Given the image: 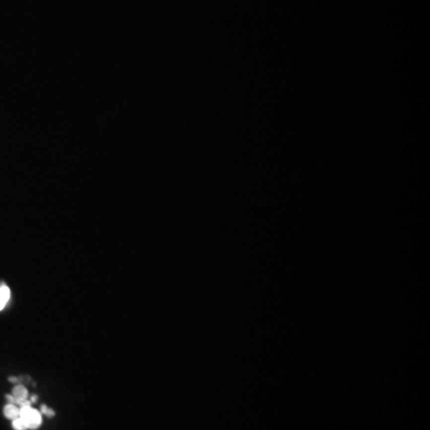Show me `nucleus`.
<instances>
[{
  "label": "nucleus",
  "mask_w": 430,
  "mask_h": 430,
  "mask_svg": "<svg viewBox=\"0 0 430 430\" xmlns=\"http://www.w3.org/2000/svg\"><path fill=\"white\" fill-rule=\"evenodd\" d=\"M41 414H45L46 416H48V417L54 416V411H53L52 409H49L48 406H46V405H42V408H41Z\"/></svg>",
  "instance_id": "obj_5"
},
{
  "label": "nucleus",
  "mask_w": 430,
  "mask_h": 430,
  "mask_svg": "<svg viewBox=\"0 0 430 430\" xmlns=\"http://www.w3.org/2000/svg\"><path fill=\"white\" fill-rule=\"evenodd\" d=\"M4 415L8 420H14L19 417V408L14 404H7L4 409Z\"/></svg>",
  "instance_id": "obj_3"
},
{
  "label": "nucleus",
  "mask_w": 430,
  "mask_h": 430,
  "mask_svg": "<svg viewBox=\"0 0 430 430\" xmlns=\"http://www.w3.org/2000/svg\"><path fill=\"white\" fill-rule=\"evenodd\" d=\"M19 417L24 422L26 429H37L42 423V414L31 405H24L19 408Z\"/></svg>",
  "instance_id": "obj_1"
},
{
  "label": "nucleus",
  "mask_w": 430,
  "mask_h": 430,
  "mask_svg": "<svg viewBox=\"0 0 430 430\" xmlns=\"http://www.w3.org/2000/svg\"><path fill=\"white\" fill-rule=\"evenodd\" d=\"M10 296H11L10 288H8L6 285L0 286V311L6 306L7 301L10 300Z\"/></svg>",
  "instance_id": "obj_2"
},
{
  "label": "nucleus",
  "mask_w": 430,
  "mask_h": 430,
  "mask_svg": "<svg viewBox=\"0 0 430 430\" xmlns=\"http://www.w3.org/2000/svg\"><path fill=\"white\" fill-rule=\"evenodd\" d=\"M12 427H13L14 430H26L25 424H24V422H23L22 418L20 417H17V418H14V420H12Z\"/></svg>",
  "instance_id": "obj_4"
}]
</instances>
